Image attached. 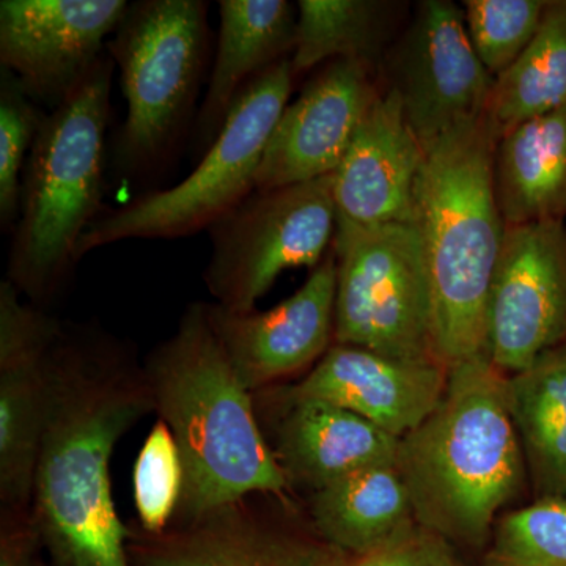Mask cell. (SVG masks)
<instances>
[{"instance_id":"cell-1","label":"cell","mask_w":566,"mask_h":566,"mask_svg":"<svg viewBox=\"0 0 566 566\" xmlns=\"http://www.w3.org/2000/svg\"><path fill=\"white\" fill-rule=\"evenodd\" d=\"M155 412L144 363L98 323H61L46 365V412L32 520L52 566H133L111 458Z\"/></svg>"},{"instance_id":"cell-2","label":"cell","mask_w":566,"mask_h":566,"mask_svg":"<svg viewBox=\"0 0 566 566\" xmlns=\"http://www.w3.org/2000/svg\"><path fill=\"white\" fill-rule=\"evenodd\" d=\"M394 465L419 526L485 553L502 510L528 485L505 375L485 354L449 367L441 401L398 439Z\"/></svg>"},{"instance_id":"cell-3","label":"cell","mask_w":566,"mask_h":566,"mask_svg":"<svg viewBox=\"0 0 566 566\" xmlns=\"http://www.w3.org/2000/svg\"><path fill=\"white\" fill-rule=\"evenodd\" d=\"M144 370L155 412L172 431L185 468L172 523L249 494L293 495L207 303L186 308L174 335L148 354Z\"/></svg>"},{"instance_id":"cell-4","label":"cell","mask_w":566,"mask_h":566,"mask_svg":"<svg viewBox=\"0 0 566 566\" xmlns=\"http://www.w3.org/2000/svg\"><path fill=\"white\" fill-rule=\"evenodd\" d=\"M494 129L486 118L424 150L415 223L433 308L434 356L452 367L486 352L488 305L505 223L493 182Z\"/></svg>"},{"instance_id":"cell-5","label":"cell","mask_w":566,"mask_h":566,"mask_svg":"<svg viewBox=\"0 0 566 566\" xmlns=\"http://www.w3.org/2000/svg\"><path fill=\"white\" fill-rule=\"evenodd\" d=\"M114 65L102 55L44 115L25 163L7 281L36 307L61 292L81 238L103 214Z\"/></svg>"},{"instance_id":"cell-6","label":"cell","mask_w":566,"mask_h":566,"mask_svg":"<svg viewBox=\"0 0 566 566\" xmlns=\"http://www.w3.org/2000/svg\"><path fill=\"white\" fill-rule=\"evenodd\" d=\"M293 77L286 57L249 82L199 166L172 188L103 212L81 238L76 262L120 241L177 240L210 230L244 202L255 191L264 151L289 106Z\"/></svg>"},{"instance_id":"cell-7","label":"cell","mask_w":566,"mask_h":566,"mask_svg":"<svg viewBox=\"0 0 566 566\" xmlns=\"http://www.w3.org/2000/svg\"><path fill=\"white\" fill-rule=\"evenodd\" d=\"M208 40L202 0H142L129 6L107 43L126 99L115 156L123 172L155 174L172 158L191 123Z\"/></svg>"},{"instance_id":"cell-8","label":"cell","mask_w":566,"mask_h":566,"mask_svg":"<svg viewBox=\"0 0 566 566\" xmlns=\"http://www.w3.org/2000/svg\"><path fill=\"white\" fill-rule=\"evenodd\" d=\"M334 344L392 359L436 360L433 308L415 223L337 221Z\"/></svg>"},{"instance_id":"cell-9","label":"cell","mask_w":566,"mask_h":566,"mask_svg":"<svg viewBox=\"0 0 566 566\" xmlns=\"http://www.w3.org/2000/svg\"><path fill=\"white\" fill-rule=\"evenodd\" d=\"M337 232L333 175L270 191H253L211 227L203 279L214 304L251 312L294 268L315 270Z\"/></svg>"},{"instance_id":"cell-10","label":"cell","mask_w":566,"mask_h":566,"mask_svg":"<svg viewBox=\"0 0 566 566\" xmlns=\"http://www.w3.org/2000/svg\"><path fill=\"white\" fill-rule=\"evenodd\" d=\"M133 566H342L293 495L249 494L175 521L159 534L128 526Z\"/></svg>"},{"instance_id":"cell-11","label":"cell","mask_w":566,"mask_h":566,"mask_svg":"<svg viewBox=\"0 0 566 566\" xmlns=\"http://www.w3.org/2000/svg\"><path fill=\"white\" fill-rule=\"evenodd\" d=\"M386 88L400 99L423 150L485 117L494 77L476 57L463 7L424 0L386 57Z\"/></svg>"},{"instance_id":"cell-12","label":"cell","mask_w":566,"mask_h":566,"mask_svg":"<svg viewBox=\"0 0 566 566\" xmlns=\"http://www.w3.org/2000/svg\"><path fill=\"white\" fill-rule=\"evenodd\" d=\"M566 344V223L505 227L488 305L485 356L516 374Z\"/></svg>"},{"instance_id":"cell-13","label":"cell","mask_w":566,"mask_h":566,"mask_svg":"<svg viewBox=\"0 0 566 566\" xmlns=\"http://www.w3.org/2000/svg\"><path fill=\"white\" fill-rule=\"evenodd\" d=\"M0 283V517L31 516L46 412V365L61 323Z\"/></svg>"},{"instance_id":"cell-14","label":"cell","mask_w":566,"mask_h":566,"mask_svg":"<svg viewBox=\"0 0 566 566\" xmlns=\"http://www.w3.org/2000/svg\"><path fill=\"white\" fill-rule=\"evenodd\" d=\"M126 0H2L0 62L29 96L59 106L102 59Z\"/></svg>"},{"instance_id":"cell-15","label":"cell","mask_w":566,"mask_h":566,"mask_svg":"<svg viewBox=\"0 0 566 566\" xmlns=\"http://www.w3.org/2000/svg\"><path fill=\"white\" fill-rule=\"evenodd\" d=\"M337 264L333 245L304 285L270 311L232 312L207 303L216 335L252 394L307 370L334 345Z\"/></svg>"},{"instance_id":"cell-16","label":"cell","mask_w":566,"mask_h":566,"mask_svg":"<svg viewBox=\"0 0 566 566\" xmlns=\"http://www.w3.org/2000/svg\"><path fill=\"white\" fill-rule=\"evenodd\" d=\"M376 73L363 62L326 63L279 118L255 191L333 175L382 91Z\"/></svg>"},{"instance_id":"cell-17","label":"cell","mask_w":566,"mask_h":566,"mask_svg":"<svg viewBox=\"0 0 566 566\" xmlns=\"http://www.w3.org/2000/svg\"><path fill=\"white\" fill-rule=\"evenodd\" d=\"M449 367L411 363L359 346H331L300 381L260 390L279 401H316L346 409L400 439L441 401Z\"/></svg>"},{"instance_id":"cell-18","label":"cell","mask_w":566,"mask_h":566,"mask_svg":"<svg viewBox=\"0 0 566 566\" xmlns=\"http://www.w3.org/2000/svg\"><path fill=\"white\" fill-rule=\"evenodd\" d=\"M260 427L294 490L308 494L374 465L394 464L398 439L346 409L253 394Z\"/></svg>"},{"instance_id":"cell-19","label":"cell","mask_w":566,"mask_h":566,"mask_svg":"<svg viewBox=\"0 0 566 566\" xmlns=\"http://www.w3.org/2000/svg\"><path fill=\"white\" fill-rule=\"evenodd\" d=\"M424 150L406 123L400 99L382 87L333 174L337 221L359 227L415 221Z\"/></svg>"},{"instance_id":"cell-20","label":"cell","mask_w":566,"mask_h":566,"mask_svg":"<svg viewBox=\"0 0 566 566\" xmlns=\"http://www.w3.org/2000/svg\"><path fill=\"white\" fill-rule=\"evenodd\" d=\"M207 95L197 114V147L207 153L245 85L292 57L297 17L286 0H221Z\"/></svg>"},{"instance_id":"cell-21","label":"cell","mask_w":566,"mask_h":566,"mask_svg":"<svg viewBox=\"0 0 566 566\" xmlns=\"http://www.w3.org/2000/svg\"><path fill=\"white\" fill-rule=\"evenodd\" d=\"M493 182L505 227L566 219V106L495 142Z\"/></svg>"},{"instance_id":"cell-22","label":"cell","mask_w":566,"mask_h":566,"mask_svg":"<svg viewBox=\"0 0 566 566\" xmlns=\"http://www.w3.org/2000/svg\"><path fill=\"white\" fill-rule=\"evenodd\" d=\"M305 513L327 545L352 557L385 546L416 524L394 464L353 472L308 494Z\"/></svg>"},{"instance_id":"cell-23","label":"cell","mask_w":566,"mask_h":566,"mask_svg":"<svg viewBox=\"0 0 566 566\" xmlns=\"http://www.w3.org/2000/svg\"><path fill=\"white\" fill-rule=\"evenodd\" d=\"M505 395L534 501L566 499V344L505 375Z\"/></svg>"},{"instance_id":"cell-24","label":"cell","mask_w":566,"mask_h":566,"mask_svg":"<svg viewBox=\"0 0 566 566\" xmlns=\"http://www.w3.org/2000/svg\"><path fill=\"white\" fill-rule=\"evenodd\" d=\"M565 106L566 0H558L547 3L526 51L495 77L485 118L499 139L521 123Z\"/></svg>"},{"instance_id":"cell-25","label":"cell","mask_w":566,"mask_h":566,"mask_svg":"<svg viewBox=\"0 0 566 566\" xmlns=\"http://www.w3.org/2000/svg\"><path fill=\"white\" fill-rule=\"evenodd\" d=\"M394 9L395 3L378 0H300L294 74L334 61L363 62L378 71Z\"/></svg>"},{"instance_id":"cell-26","label":"cell","mask_w":566,"mask_h":566,"mask_svg":"<svg viewBox=\"0 0 566 566\" xmlns=\"http://www.w3.org/2000/svg\"><path fill=\"white\" fill-rule=\"evenodd\" d=\"M480 566H566V499L534 501L499 517Z\"/></svg>"},{"instance_id":"cell-27","label":"cell","mask_w":566,"mask_h":566,"mask_svg":"<svg viewBox=\"0 0 566 566\" xmlns=\"http://www.w3.org/2000/svg\"><path fill=\"white\" fill-rule=\"evenodd\" d=\"M543 0H465V31L491 76H501L534 40L547 9Z\"/></svg>"},{"instance_id":"cell-28","label":"cell","mask_w":566,"mask_h":566,"mask_svg":"<svg viewBox=\"0 0 566 566\" xmlns=\"http://www.w3.org/2000/svg\"><path fill=\"white\" fill-rule=\"evenodd\" d=\"M185 486V468L172 431L158 420L134 465L137 526L159 534L172 524Z\"/></svg>"},{"instance_id":"cell-29","label":"cell","mask_w":566,"mask_h":566,"mask_svg":"<svg viewBox=\"0 0 566 566\" xmlns=\"http://www.w3.org/2000/svg\"><path fill=\"white\" fill-rule=\"evenodd\" d=\"M35 107L18 84L3 82L0 95V221L10 232L20 214L22 174L41 125Z\"/></svg>"},{"instance_id":"cell-30","label":"cell","mask_w":566,"mask_h":566,"mask_svg":"<svg viewBox=\"0 0 566 566\" xmlns=\"http://www.w3.org/2000/svg\"><path fill=\"white\" fill-rule=\"evenodd\" d=\"M342 566H468L457 547L419 524L406 528L385 546L364 554L346 556Z\"/></svg>"},{"instance_id":"cell-31","label":"cell","mask_w":566,"mask_h":566,"mask_svg":"<svg viewBox=\"0 0 566 566\" xmlns=\"http://www.w3.org/2000/svg\"><path fill=\"white\" fill-rule=\"evenodd\" d=\"M43 553L32 515L0 517V566H46Z\"/></svg>"}]
</instances>
